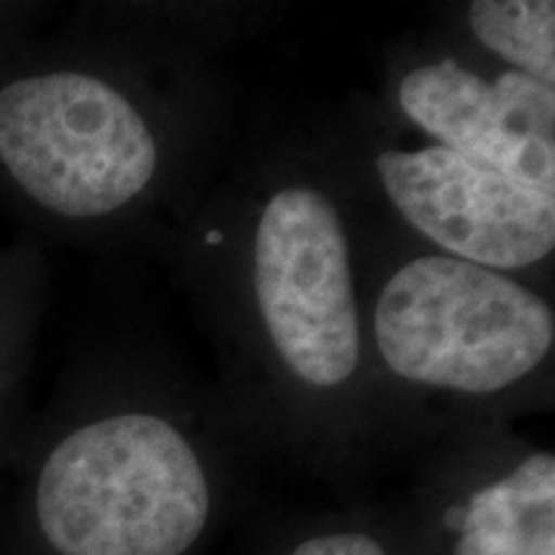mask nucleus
Masks as SVG:
<instances>
[{"label": "nucleus", "mask_w": 555, "mask_h": 555, "mask_svg": "<svg viewBox=\"0 0 555 555\" xmlns=\"http://www.w3.org/2000/svg\"><path fill=\"white\" fill-rule=\"evenodd\" d=\"M457 44L555 88L553 0H476L457 11Z\"/></svg>", "instance_id": "obj_8"}, {"label": "nucleus", "mask_w": 555, "mask_h": 555, "mask_svg": "<svg viewBox=\"0 0 555 555\" xmlns=\"http://www.w3.org/2000/svg\"><path fill=\"white\" fill-rule=\"evenodd\" d=\"M453 555H555V457L530 450L446 512Z\"/></svg>", "instance_id": "obj_7"}, {"label": "nucleus", "mask_w": 555, "mask_h": 555, "mask_svg": "<svg viewBox=\"0 0 555 555\" xmlns=\"http://www.w3.org/2000/svg\"><path fill=\"white\" fill-rule=\"evenodd\" d=\"M388 101L425 142L555 196V88L499 67L463 44L401 54Z\"/></svg>", "instance_id": "obj_6"}, {"label": "nucleus", "mask_w": 555, "mask_h": 555, "mask_svg": "<svg viewBox=\"0 0 555 555\" xmlns=\"http://www.w3.org/2000/svg\"><path fill=\"white\" fill-rule=\"evenodd\" d=\"M367 172L414 242L530 278L553 260L555 196L530 191L440 144L367 142Z\"/></svg>", "instance_id": "obj_5"}, {"label": "nucleus", "mask_w": 555, "mask_h": 555, "mask_svg": "<svg viewBox=\"0 0 555 555\" xmlns=\"http://www.w3.org/2000/svg\"><path fill=\"white\" fill-rule=\"evenodd\" d=\"M286 555H391L378 538L360 530H330L296 543Z\"/></svg>", "instance_id": "obj_9"}, {"label": "nucleus", "mask_w": 555, "mask_h": 555, "mask_svg": "<svg viewBox=\"0 0 555 555\" xmlns=\"http://www.w3.org/2000/svg\"><path fill=\"white\" fill-rule=\"evenodd\" d=\"M365 327L384 399L506 406L551 384V296L414 240L367 270Z\"/></svg>", "instance_id": "obj_2"}, {"label": "nucleus", "mask_w": 555, "mask_h": 555, "mask_svg": "<svg viewBox=\"0 0 555 555\" xmlns=\"http://www.w3.org/2000/svg\"><path fill=\"white\" fill-rule=\"evenodd\" d=\"M176 114L82 69L26 75L0 88V163L21 191L65 219L155 206L176 176Z\"/></svg>", "instance_id": "obj_4"}, {"label": "nucleus", "mask_w": 555, "mask_h": 555, "mask_svg": "<svg viewBox=\"0 0 555 555\" xmlns=\"http://www.w3.org/2000/svg\"><path fill=\"white\" fill-rule=\"evenodd\" d=\"M240 196L227 301L270 404L319 416L384 404L367 347L365 255L339 176L291 157Z\"/></svg>", "instance_id": "obj_1"}, {"label": "nucleus", "mask_w": 555, "mask_h": 555, "mask_svg": "<svg viewBox=\"0 0 555 555\" xmlns=\"http://www.w3.org/2000/svg\"><path fill=\"white\" fill-rule=\"evenodd\" d=\"M168 401L73 429L41 466L37 519L60 555H185L214 515L196 437Z\"/></svg>", "instance_id": "obj_3"}]
</instances>
